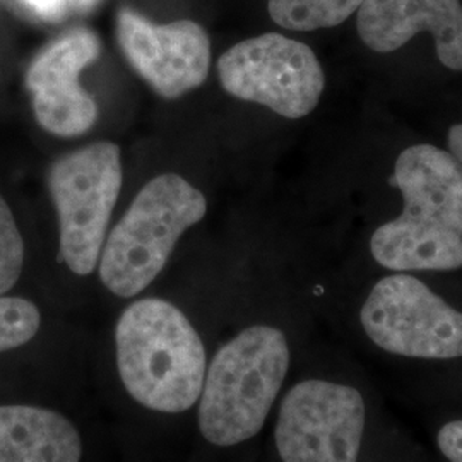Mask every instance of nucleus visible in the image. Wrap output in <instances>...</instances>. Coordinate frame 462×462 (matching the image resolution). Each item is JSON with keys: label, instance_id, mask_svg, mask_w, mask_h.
I'll return each instance as SVG.
<instances>
[{"label": "nucleus", "instance_id": "nucleus-1", "mask_svg": "<svg viewBox=\"0 0 462 462\" xmlns=\"http://www.w3.org/2000/svg\"><path fill=\"white\" fill-rule=\"evenodd\" d=\"M404 199L396 219L370 240L377 264L396 271H456L462 267V166L444 149L414 144L394 166Z\"/></svg>", "mask_w": 462, "mask_h": 462}, {"label": "nucleus", "instance_id": "nucleus-2", "mask_svg": "<svg viewBox=\"0 0 462 462\" xmlns=\"http://www.w3.org/2000/svg\"><path fill=\"white\" fill-rule=\"evenodd\" d=\"M118 375L135 402L183 413L200 397L206 349L180 309L160 298L134 301L116 322Z\"/></svg>", "mask_w": 462, "mask_h": 462}, {"label": "nucleus", "instance_id": "nucleus-3", "mask_svg": "<svg viewBox=\"0 0 462 462\" xmlns=\"http://www.w3.org/2000/svg\"><path fill=\"white\" fill-rule=\"evenodd\" d=\"M284 332L250 326L216 353L199 397V430L217 447L244 444L267 421L290 370Z\"/></svg>", "mask_w": 462, "mask_h": 462}, {"label": "nucleus", "instance_id": "nucleus-4", "mask_svg": "<svg viewBox=\"0 0 462 462\" xmlns=\"http://www.w3.org/2000/svg\"><path fill=\"white\" fill-rule=\"evenodd\" d=\"M206 211L204 194L180 175L163 173L149 180L101 248L99 278L106 290L120 298L144 291L183 233Z\"/></svg>", "mask_w": 462, "mask_h": 462}, {"label": "nucleus", "instance_id": "nucleus-5", "mask_svg": "<svg viewBox=\"0 0 462 462\" xmlns=\"http://www.w3.org/2000/svg\"><path fill=\"white\" fill-rule=\"evenodd\" d=\"M120 187V149L110 141L72 151L50 166L60 257L74 274L88 276L97 269Z\"/></svg>", "mask_w": 462, "mask_h": 462}, {"label": "nucleus", "instance_id": "nucleus-6", "mask_svg": "<svg viewBox=\"0 0 462 462\" xmlns=\"http://www.w3.org/2000/svg\"><path fill=\"white\" fill-rule=\"evenodd\" d=\"M360 320L366 337L385 353L414 360L462 358V312L408 273L377 281Z\"/></svg>", "mask_w": 462, "mask_h": 462}, {"label": "nucleus", "instance_id": "nucleus-7", "mask_svg": "<svg viewBox=\"0 0 462 462\" xmlns=\"http://www.w3.org/2000/svg\"><path fill=\"white\" fill-rule=\"evenodd\" d=\"M217 76L231 97L267 106L284 118L312 114L326 86L314 50L280 33L233 45L219 57Z\"/></svg>", "mask_w": 462, "mask_h": 462}, {"label": "nucleus", "instance_id": "nucleus-8", "mask_svg": "<svg viewBox=\"0 0 462 462\" xmlns=\"http://www.w3.org/2000/svg\"><path fill=\"white\" fill-rule=\"evenodd\" d=\"M365 427L366 404L356 387L301 380L281 401L274 442L282 462H358Z\"/></svg>", "mask_w": 462, "mask_h": 462}, {"label": "nucleus", "instance_id": "nucleus-9", "mask_svg": "<svg viewBox=\"0 0 462 462\" xmlns=\"http://www.w3.org/2000/svg\"><path fill=\"white\" fill-rule=\"evenodd\" d=\"M116 38L127 62L163 98H180L208 79L211 42L190 19L152 24L133 9H122Z\"/></svg>", "mask_w": 462, "mask_h": 462}, {"label": "nucleus", "instance_id": "nucleus-10", "mask_svg": "<svg viewBox=\"0 0 462 462\" xmlns=\"http://www.w3.org/2000/svg\"><path fill=\"white\" fill-rule=\"evenodd\" d=\"M99 53L98 34L88 28L70 30L36 53L26 70V89L36 122L47 133L76 137L97 124L98 105L79 76Z\"/></svg>", "mask_w": 462, "mask_h": 462}, {"label": "nucleus", "instance_id": "nucleus-11", "mask_svg": "<svg viewBox=\"0 0 462 462\" xmlns=\"http://www.w3.org/2000/svg\"><path fill=\"white\" fill-rule=\"evenodd\" d=\"M356 28L365 45L377 53L396 51L429 32L439 60L462 72L461 0H365Z\"/></svg>", "mask_w": 462, "mask_h": 462}, {"label": "nucleus", "instance_id": "nucleus-12", "mask_svg": "<svg viewBox=\"0 0 462 462\" xmlns=\"http://www.w3.org/2000/svg\"><path fill=\"white\" fill-rule=\"evenodd\" d=\"M79 431L64 414L23 402L0 404V462H81Z\"/></svg>", "mask_w": 462, "mask_h": 462}, {"label": "nucleus", "instance_id": "nucleus-13", "mask_svg": "<svg viewBox=\"0 0 462 462\" xmlns=\"http://www.w3.org/2000/svg\"><path fill=\"white\" fill-rule=\"evenodd\" d=\"M365 0H269L271 19L284 30L315 32L334 28L358 13Z\"/></svg>", "mask_w": 462, "mask_h": 462}, {"label": "nucleus", "instance_id": "nucleus-14", "mask_svg": "<svg viewBox=\"0 0 462 462\" xmlns=\"http://www.w3.org/2000/svg\"><path fill=\"white\" fill-rule=\"evenodd\" d=\"M42 328V312L32 300L0 295V355L30 345Z\"/></svg>", "mask_w": 462, "mask_h": 462}, {"label": "nucleus", "instance_id": "nucleus-15", "mask_svg": "<svg viewBox=\"0 0 462 462\" xmlns=\"http://www.w3.org/2000/svg\"><path fill=\"white\" fill-rule=\"evenodd\" d=\"M24 242L16 219L0 196V295H7L23 274Z\"/></svg>", "mask_w": 462, "mask_h": 462}, {"label": "nucleus", "instance_id": "nucleus-16", "mask_svg": "<svg viewBox=\"0 0 462 462\" xmlns=\"http://www.w3.org/2000/svg\"><path fill=\"white\" fill-rule=\"evenodd\" d=\"M19 2L33 16L45 21H59L62 17L91 9L98 0H19Z\"/></svg>", "mask_w": 462, "mask_h": 462}, {"label": "nucleus", "instance_id": "nucleus-17", "mask_svg": "<svg viewBox=\"0 0 462 462\" xmlns=\"http://www.w3.org/2000/svg\"><path fill=\"white\" fill-rule=\"evenodd\" d=\"M437 447L448 462H462V420L447 421L437 431Z\"/></svg>", "mask_w": 462, "mask_h": 462}, {"label": "nucleus", "instance_id": "nucleus-18", "mask_svg": "<svg viewBox=\"0 0 462 462\" xmlns=\"http://www.w3.org/2000/svg\"><path fill=\"white\" fill-rule=\"evenodd\" d=\"M447 144H448V152L459 162L462 166V124H456L448 129L447 134Z\"/></svg>", "mask_w": 462, "mask_h": 462}]
</instances>
